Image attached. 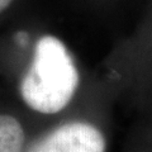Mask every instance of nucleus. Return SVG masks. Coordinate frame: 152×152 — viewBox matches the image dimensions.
I'll list each match as a JSON object with an SVG mask.
<instances>
[{"label": "nucleus", "instance_id": "f257e3e1", "mask_svg": "<svg viewBox=\"0 0 152 152\" xmlns=\"http://www.w3.org/2000/svg\"><path fill=\"white\" fill-rule=\"evenodd\" d=\"M80 84V70L66 43L56 36H42L19 85L24 103L39 114H58L72 103Z\"/></svg>", "mask_w": 152, "mask_h": 152}, {"label": "nucleus", "instance_id": "f03ea898", "mask_svg": "<svg viewBox=\"0 0 152 152\" xmlns=\"http://www.w3.org/2000/svg\"><path fill=\"white\" fill-rule=\"evenodd\" d=\"M114 79L132 108L152 112V20L121 45Z\"/></svg>", "mask_w": 152, "mask_h": 152}, {"label": "nucleus", "instance_id": "7ed1b4c3", "mask_svg": "<svg viewBox=\"0 0 152 152\" xmlns=\"http://www.w3.org/2000/svg\"><path fill=\"white\" fill-rule=\"evenodd\" d=\"M108 138L100 126L86 119H71L51 128L27 152H107Z\"/></svg>", "mask_w": 152, "mask_h": 152}, {"label": "nucleus", "instance_id": "20e7f679", "mask_svg": "<svg viewBox=\"0 0 152 152\" xmlns=\"http://www.w3.org/2000/svg\"><path fill=\"white\" fill-rule=\"evenodd\" d=\"M24 141L20 123L12 115L0 114V152H22Z\"/></svg>", "mask_w": 152, "mask_h": 152}, {"label": "nucleus", "instance_id": "39448f33", "mask_svg": "<svg viewBox=\"0 0 152 152\" xmlns=\"http://www.w3.org/2000/svg\"><path fill=\"white\" fill-rule=\"evenodd\" d=\"M143 117L145 119L131 136V142L138 152H152V112Z\"/></svg>", "mask_w": 152, "mask_h": 152}, {"label": "nucleus", "instance_id": "423d86ee", "mask_svg": "<svg viewBox=\"0 0 152 152\" xmlns=\"http://www.w3.org/2000/svg\"><path fill=\"white\" fill-rule=\"evenodd\" d=\"M18 45L19 46H22V47H26L27 45H28V39H29V38H28V36H27V33H24V32H19L18 33Z\"/></svg>", "mask_w": 152, "mask_h": 152}, {"label": "nucleus", "instance_id": "0eeeda50", "mask_svg": "<svg viewBox=\"0 0 152 152\" xmlns=\"http://www.w3.org/2000/svg\"><path fill=\"white\" fill-rule=\"evenodd\" d=\"M12 1L13 0H0V13L5 10V9L12 4Z\"/></svg>", "mask_w": 152, "mask_h": 152}]
</instances>
